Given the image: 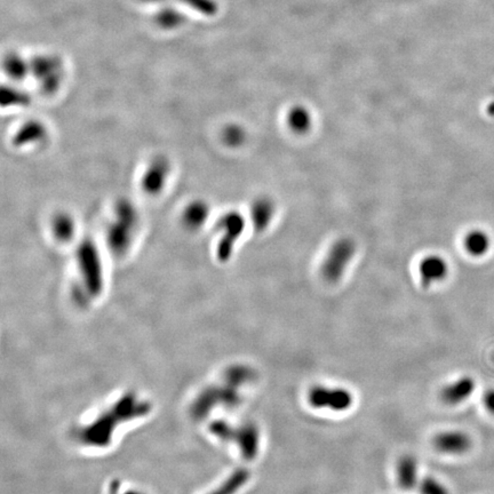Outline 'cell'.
I'll list each match as a JSON object with an SVG mask.
<instances>
[{
  "instance_id": "3",
  "label": "cell",
  "mask_w": 494,
  "mask_h": 494,
  "mask_svg": "<svg viewBox=\"0 0 494 494\" xmlns=\"http://www.w3.org/2000/svg\"><path fill=\"white\" fill-rule=\"evenodd\" d=\"M356 245L352 240L343 238L338 240L328 251L323 267L321 275L328 282L337 283L346 271L350 261L354 258Z\"/></svg>"
},
{
  "instance_id": "5",
  "label": "cell",
  "mask_w": 494,
  "mask_h": 494,
  "mask_svg": "<svg viewBox=\"0 0 494 494\" xmlns=\"http://www.w3.org/2000/svg\"><path fill=\"white\" fill-rule=\"evenodd\" d=\"M433 444L437 451L444 455H461L471 449L473 440L466 431H445L433 437Z\"/></svg>"
},
{
  "instance_id": "8",
  "label": "cell",
  "mask_w": 494,
  "mask_h": 494,
  "mask_svg": "<svg viewBox=\"0 0 494 494\" xmlns=\"http://www.w3.org/2000/svg\"><path fill=\"white\" fill-rule=\"evenodd\" d=\"M398 486L403 490H412L418 488L419 482V464L416 457L411 455H405L400 457L396 467Z\"/></svg>"
},
{
  "instance_id": "4",
  "label": "cell",
  "mask_w": 494,
  "mask_h": 494,
  "mask_svg": "<svg viewBox=\"0 0 494 494\" xmlns=\"http://www.w3.org/2000/svg\"><path fill=\"white\" fill-rule=\"evenodd\" d=\"M230 442L238 446L240 455L245 460H254L260 450V429L254 422L251 421L235 426Z\"/></svg>"
},
{
  "instance_id": "12",
  "label": "cell",
  "mask_w": 494,
  "mask_h": 494,
  "mask_svg": "<svg viewBox=\"0 0 494 494\" xmlns=\"http://www.w3.org/2000/svg\"><path fill=\"white\" fill-rule=\"evenodd\" d=\"M288 124L295 133H307L311 128V115L304 106H293L288 115Z\"/></svg>"
},
{
  "instance_id": "13",
  "label": "cell",
  "mask_w": 494,
  "mask_h": 494,
  "mask_svg": "<svg viewBox=\"0 0 494 494\" xmlns=\"http://www.w3.org/2000/svg\"><path fill=\"white\" fill-rule=\"evenodd\" d=\"M464 247L471 254H483L488 249V238L481 231H474L466 237Z\"/></svg>"
},
{
  "instance_id": "7",
  "label": "cell",
  "mask_w": 494,
  "mask_h": 494,
  "mask_svg": "<svg viewBox=\"0 0 494 494\" xmlns=\"http://www.w3.org/2000/svg\"><path fill=\"white\" fill-rule=\"evenodd\" d=\"M449 268L445 260L438 255H428L420 262L419 273L424 288H431L435 283L440 282L447 275Z\"/></svg>"
},
{
  "instance_id": "10",
  "label": "cell",
  "mask_w": 494,
  "mask_h": 494,
  "mask_svg": "<svg viewBox=\"0 0 494 494\" xmlns=\"http://www.w3.org/2000/svg\"><path fill=\"white\" fill-rule=\"evenodd\" d=\"M225 225L227 228V235H226L225 242L222 243L221 255L228 258V255L230 254L233 249V244L243 231L244 218L240 214L231 213L226 218Z\"/></svg>"
},
{
  "instance_id": "9",
  "label": "cell",
  "mask_w": 494,
  "mask_h": 494,
  "mask_svg": "<svg viewBox=\"0 0 494 494\" xmlns=\"http://www.w3.org/2000/svg\"><path fill=\"white\" fill-rule=\"evenodd\" d=\"M251 478L249 470L245 468H240L231 473L225 481H222L220 486H216L213 490H209L204 494H236L240 488L245 486Z\"/></svg>"
},
{
  "instance_id": "15",
  "label": "cell",
  "mask_w": 494,
  "mask_h": 494,
  "mask_svg": "<svg viewBox=\"0 0 494 494\" xmlns=\"http://www.w3.org/2000/svg\"><path fill=\"white\" fill-rule=\"evenodd\" d=\"M418 488L421 494H450L449 490L440 479L433 476H426L420 479Z\"/></svg>"
},
{
  "instance_id": "19",
  "label": "cell",
  "mask_w": 494,
  "mask_h": 494,
  "mask_svg": "<svg viewBox=\"0 0 494 494\" xmlns=\"http://www.w3.org/2000/svg\"><path fill=\"white\" fill-rule=\"evenodd\" d=\"M483 405L486 407L490 414L494 416V388L488 389L486 393L483 395Z\"/></svg>"
},
{
  "instance_id": "18",
  "label": "cell",
  "mask_w": 494,
  "mask_h": 494,
  "mask_svg": "<svg viewBox=\"0 0 494 494\" xmlns=\"http://www.w3.org/2000/svg\"><path fill=\"white\" fill-rule=\"evenodd\" d=\"M6 67L8 73L14 77H22L25 73V62L18 56H11L6 62Z\"/></svg>"
},
{
  "instance_id": "11",
  "label": "cell",
  "mask_w": 494,
  "mask_h": 494,
  "mask_svg": "<svg viewBox=\"0 0 494 494\" xmlns=\"http://www.w3.org/2000/svg\"><path fill=\"white\" fill-rule=\"evenodd\" d=\"M275 214V205L268 198H260L255 202L252 209V218L255 229L264 230L269 226Z\"/></svg>"
},
{
  "instance_id": "14",
  "label": "cell",
  "mask_w": 494,
  "mask_h": 494,
  "mask_svg": "<svg viewBox=\"0 0 494 494\" xmlns=\"http://www.w3.org/2000/svg\"><path fill=\"white\" fill-rule=\"evenodd\" d=\"M106 494H147V492L126 479H116L110 482Z\"/></svg>"
},
{
  "instance_id": "1",
  "label": "cell",
  "mask_w": 494,
  "mask_h": 494,
  "mask_svg": "<svg viewBox=\"0 0 494 494\" xmlns=\"http://www.w3.org/2000/svg\"><path fill=\"white\" fill-rule=\"evenodd\" d=\"M154 407L147 395L139 391L115 393L73 422L69 429L70 442L85 453H106L130 428L146 421Z\"/></svg>"
},
{
  "instance_id": "2",
  "label": "cell",
  "mask_w": 494,
  "mask_h": 494,
  "mask_svg": "<svg viewBox=\"0 0 494 494\" xmlns=\"http://www.w3.org/2000/svg\"><path fill=\"white\" fill-rule=\"evenodd\" d=\"M307 400L316 409H330L333 412L348 411L354 404L352 393L343 387L316 385L307 393Z\"/></svg>"
},
{
  "instance_id": "16",
  "label": "cell",
  "mask_w": 494,
  "mask_h": 494,
  "mask_svg": "<svg viewBox=\"0 0 494 494\" xmlns=\"http://www.w3.org/2000/svg\"><path fill=\"white\" fill-rule=\"evenodd\" d=\"M143 1H163V0H143ZM179 1L187 4L188 6L203 13L205 16H214L218 11L216 4L213 0H179Z\"/></svg>"
},
{
  "instance_id": "6",
  "label": "cell",
  "mask_w": 494,
  "mask_h": 494,
  "mask_svg": "<svg viewBox=\"0 0 494 494\" xmlns=\"http://www.w3.org/2000/svg\"><path fill=\"white\" fill-rule=\"evenodd\" d=\"M476 389V382L471 376H461L450 382L440 390V400L449 407H457L471 397Z\"/></svg>"
},
{
  "instance_id": "17",
  "label": "cell",
  "mask_w": 494,
  "mask_h": 494,
  "mask_svg": "<svg viewBox=\"0 0 494 494\" xmlns=\"http://www.w3.org/2000/svg\"><path fill=\"white\" fill-rule=\"evenodd\" d=\"M183 16L176 13L175 11H163L157 16V21L161 27H176L183 22Z\"/></svg>"
}]
</instances>
